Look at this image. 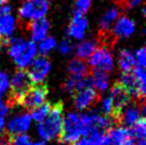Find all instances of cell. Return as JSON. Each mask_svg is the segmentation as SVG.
<instances>
[{"label": "cell", "instance_id": "27", "mask_svg": "<svg viewBox=\"0 0 146 145\" xmlns=\"http://www.w3.org/2000/svg\"><path fill=\"white\" fill-rule=\"evenodd\" d=\"M92 5V0H76L74 5V13L84 15L89 12Z\"/></svg>", "mask_w": 146, "mask_h": 145}, {"label": "cell", "instance_id": "21", "mask_svg": "<svg viewBox=\"0 0 146 145\" xmlns=\"http://www.w3.org/2000/svg\"><path fill=\"white\" fill-rule=\"evenodd\" d=\"M135 66L133 53L129 49H122L118 53V67L123 72H129Z\"/></svg>", "mask_w": 146, "mask_h": 145}, {"label": "cell", "instance_id": "15", "mask_svg": "<svg viewBox=\"0 0 146 145\" xmlns=\"http://www.w3.org/2000/svg\"><path fill=\"white\" fill-rule=\"evenodd\" d=\"M50 24L46 18H40V19L33 20L28 24V30L31 33V39L34 43L41 42L45 39L49 32Z\"/></svg>", "mask_w": 146, "mask_h": 145}, {"label": "cell", "instance_id": "8", "mask_svg": "<svg viewBox=\"0 0 146 145\" xmlns=\"http://www.w3.org/2000/svg\"><path fill=\"white\" fill-rule=\"evenodd\" d=\"M51 69V63L45 56L34 58V60L29 65V77L33 84L43 83L47 78L49 72Z\"/></svg>", "mask_w": 146, "mask_h": 145}, {"label": "cell", "instance_id": "12", "mask_svg": "<svg viewBox=\"0 0 146 145\" xmlns=\"http://www.w3.org/2000/svg\"><path fill=\"white\" fill-rule=\"evenodd\" d=\"M74 106L79 111H83L96 104L99 99V94L92 86H88L76 92L73 95Z\"/></svg>", "mask_w": 146, "mask_h": 145}, {"label": "cell", "instance_id": "7", "mask_svg": "<svg viewBox=\"0 0 146 145\" xmlns=\"http://www.w3.org/2000/svg\"><path fill=\"white\" fill-rule=\"evenodd\" d=\"M89 66L94 71L111 72L114 69V58L110 47L102 46L96 48L89 58Z\"/></svg>", "mask_w": 146, "mask_h": 145}, {"label": "cell", "instance_id": "1", "mask_svg": "<svg viewBox=\"0 0 146 145\" xmlns=\"http://www.w3.org/2000/svg\"><path fill=\"white\" fill-rule=\"evenodd\" d=\"M91 120L89 113H68L63 118L60 140L65 144H73L81 137H86L91 131Z\"/></svg>", "mask_w": 146, "mask_h": 145}, {"label": "cell", "instance_id": "9", "mask_svg": "<svg viewBox=\"0 0 146 145\" xmlns=\"http://www.w3.org/2000/svg\"><path fill=\"white\" fill-rule=\"evenodd\" d=\"M110 97L113 102V116L112 117L115 123H117L121 111L129 104L131 96L126 91L125 88L117 81L112 85V89L110 91Z\"/></svg>", "mask_w": 146, "mask_h": 145}, {"label": "cell", "instance_id": "24", "mask_svg": "<svg viewBox=\"0 0 146 145\" xmlns=\"http://www.w3.org/2000/svg\"><path fill=\"white\" fill-rule=\"evenodd\" d=\"M57 47V41L52 36H46L45 39L40 42L37 51L41 53L42 56L48 55L50 51H52L53 49Z\"/></svg>", "mask_w": 146, "mask_h": 145}, {"label": "cell", "instance_id": "37", "mask_svg": "<svg viewBox=\"0 0 146 145\" xmlns=\"http://www.w3.org/2000/svg\"><path fill=\"white\" fill-rule=\"evenodd\" d=\"M0 145H12V142H11V138H9L7 134H5V138H3L1 142H0Z\"/></svg>", "mask_w": 146, "mask_h": 145}, {"label": "cell", "instance_id": "33", "mask_svg": "<svg viewBox=\"0 0 146 145\" xmlns=\"http://www.w3.org/2000/svg\"><path fill=\"white\" fill-rule=\"evenodd\" d=\"M10 108H11V107L8 105V102L1 100V98H0V116H2V117L7 116L9 111H10Z\"/></svg>", "mask_w": 146, "mask_h": 145}, {"label": "cell", "instance_id": "32", "mask_svg": "<svg viewBox=\"0 0 146 145\" xmlns=\"http://www.w3.org/2000/svg\"><path fill=\"white\" fill-rule=\"evenodd\" d=\"M11 142H12V145H31L32 142H31V139L29 136L27 134H19V136H16L14 138H11Z\"/></svg>", "mask_w": 146, "mask_h": 145}, {"label": "cell", "instance_id": "10", "mask_svg": "<svg viewBox=\"0 0 146 145\" xmlns=\"http://www.w3.org/2000/svg\"><path fill=\"white\" fill-rule=\"evenodd\" d=\"M32 118L28 113H19L10 118L7 126L4 127L7 130V136L9 138H14L19 134H24L31 127Z\"/></svg>", "mask_w": 146, "mask_h": 145}, {"label": "cell", "instance_id": "30", "mask_svg": "<svg viewBox=\"0 0 146 145\" xmlns=\"http://www.w3.org/2000/svg\"><path fill=\"white\" fill-rule=\"evenodd\" d=\"M134 56V60H135V64L138 66H141V67H145L146 64V49L145 47H141L139 48Z\"/></svg>", "mask_w": 146, "mask_h": 145}, {"label": "cell", "instance_id": "17", "mask_svg": "<svg viewBox=\"0 0 146 145\" xmlns=\"http://www.w3.org/2000/svg\"><path fill=\"white\" fill-rule=\"evenodd\" d=\"M16 29V19L11 13L0 15V41L5 43L11 39Z\"/></svg>", "mask_w": 146, "mask_h": 145}, {"label": "cell", "instance_id": "39", "mask_svg": "<svg viewBox=\"0 0 146 145\" xmlns=\"http://www.w3.org/2000/svg\"><path fill=\"white\" fill-rule=\"evenodd\" d=\"M1 45H2V42L0 41V49H1Z\"/></svg>", "mask_w": 146, "mask_h": 145}, {"label": "cell", "instance_id": "19", "mask_svg": "<svg viewBox=\"0 0 146 145\" xmlns=\"http://www.w3.org/2000/svg\"><path fill=\"white\" fill-rule=\"evenodd\" d=\"M91 78V83H92V88H95L97 92H105L108 90L110 84L109 76L108 72H102V71H94L92 72V77Z\"/></svg>", "mask_w": 146, "mask_h": 145}, {"label": "cell", "instance_id": "29", "mask_svg": "<svg viewBox=\"0 0 146 145\" xmlns=\"http://www.w3.org/2000/svg\"><path fill=\"white\" fill-rule=\"evenodd\" d=\"M102 110L104 115L110 117L113 116V102H112V99L110 96L104 98V100L102 101Z\"/></svg>", "mask_w": 146, "mask_h": 145}, {"label": "cell", "instance_id": "18", "mask_svg": "<svg viewBox=\"0 0 146 145\" xmlns=\"http://www.w3.org/2000/svg\"><path fill=\"white\" fill-rule=\"evenodd\" d=\"M118 16H119V10L117 8H110L109 10H107L99 21V33L109 32L112 28V25H114Z\"/></svg>", "mask_w": 146, "mask_h": 145}, {"label": "cell", "instance_id": "5", "mask_svg": "<svg viewBox=\"0 0 146 145\" xmlns=\"http://www.w3.org/2000/svg\"><path fill=\"white\" fill-rule=\"evenodd\" d=\"M49 10L47 0H26L18 10V15L21 20L31 23L33 20L45 17Z\"/></svg>", "mask_w": 146, "mask_h": 145}, {"label": "cell", "instance_id": "36", "mask_svg": "<svg viewBox=\"0 0 146 145\" xmlns=\"http://www.w3.org/2000/svg\"><path fill=\"white\" fill-rule=\"evenodd\" d=\"M73 145H90V143H89V141H88L86 137H85V138H80L79 140H77L76 142H74Z\"/></svg>", "mask_w": 146, "mask_h": 145}, {"label": "cell", "instance_id": "31", "mask_svg": "<svg viewBox=\"0 0 146 145\" xmlns=\"http://www.w3.org/2000/svg\"><path fill=\"white\" fill-rule=\"evenodd\" d=\"M58 50H59V53H62V55H69V53H73L74 46L70 41L63 40V41H61V43L58 46Z\"/></svg>", "mask_w": 146, "mask_h": 145}, {"label": "cell", "instance_id": "6", "mask_svg": "<svg viewBox=\"0 0 146 145\" xmlns=\"http://www.w3.org/2000/svg\"><path fill=\"white\" fill-rule=\"evenodd\" d=\"M48 95V88L46 84L38 83L36 85H31V88L28 89L23 96L18 100V105H21L25 109L36 108L38 106L43 105Z\"/></svg>", "mask_w": 146, "mask_h": 145}, {"label": "cell", "instance_id": "26", "mask_svg": "<svg viewBox=\"0 0 146 145\" xmlns=\"http://www.w3.org/2000/svg\"><path fill=\"white\" fill-rule=\"evenodd\" d=\"M107 131L104 130H92L86 136L90 145H105Z\"/></svg>", "mask_w": 146, "mask_h": 145}, {"label": "cell", "instance_id": "16", "mask_svg": "<svg viewBox=\"0 0 146 145\" xmlns=\"http://www.w3.org/2000/svg\"><path fill=\"white\" fill-rule=\"evenodd\" d=\"M131 137L130 129L125 126H117L110 128L107 131L105 145H123V143Z\"/></svg>", "mask_w": 146, "mask_h": 145}, {"label": "cell", "instance_id": "25", "mask_svg": "<svg viewBox=\"0 0 146 145\" xmlns=\"http://www.w3.org/2000/svg\"><path fill=\"white\" fill-rule=\"evenodd\" d=\"M130 132H131V137L135 138L138 140H145V137H146L145 117L143 116L142 118H140V121L131 127Z\"/></svg>", "mask_w": 146, "mask_h": 145}, {"label": "cell", "instance_id": "2", "mask_svg": "<svg viewBox=\"0 0 146 145\" xmlns=\"http://www.w3.org/2000/svg\"><path fill=\"white\" fill-rule=\"evenodd\" d=\"M5 43L9 44V56L19 69L31 64L37 53V46L33 41H25L21 37H11Z\"/></svg>", "mask_w": 146, "mask_h": 145}, {"label": "cell", "instance_id": "13", "mask_svg": "<svg viewBox=\"0 0 146 145\" xmlns=\"http://www.w3.org/2000/svg\"><path fill=\"white\" fill-rule=\"evenodd\" d=\"M135 30V23L132 18L122 15L114 23L113 30H111V33L115 40L117 41L119 39H128L134 33Z\"/></svg>", "mask_w": 146, "mask_h": 145}, {"label": "cell", "instance_id": "3", "mask_svg": "<svg viewBox=\"0 0 146 145\" xmlns=\"http://www.w3.org/2000/svg\"><path fill=\"white\" fill-rule=\"evenodd\" d=\"M63 126V104L51 105L48 115L37 125V134L43 141H51L60 137Z\"/></svg>", "mask_w": 146, "mask_h": 145}, {"label": "cell", "instance_id": "38", "mask_svg": "<svg viewBox=\"0 0 146 145\" xmlns=\"http://www.w3.org/2000/svg\"><path fill=\"white\" fill-rule=\"evenodd\" d=\"M4 127H5V120H4V117L0 116V133L3 131Z\"/></svg>", "mask_w": 146, "mask_h": 145}, {"label": "cell", "instance_id": "35", "mask_svg": "<svg viewBox=\"0 0 146 145\" xmlns=\"http://www.w3.org/2000/svg\"><path fill=\"white\" fill-rule=\"evenodd\" d=\"M141 2H142V0H125L124 7L127 9H132L134 7H138Z\"/></svg>", "mask_w": 146, "mask_h": 145}, {"label": "cell", "instance_id": "22", "mask_svg": "<svg viewBox=\"0 0 146 145\" xmlns=\"http://www.w3.org/2000/svg\"><path fill=\"white\" fill-rule=\"evenodd\" d=\"M69 75L77 77H85L89 76V65L83 62V60L80 59H74L68 63L67 66Z\"/></svg>", "mask_w": 146, "mask_h": 145}, {"label": "cell", "instance_id": "20", "mask_svg": "<svg viewBox=\"0 0 146 145\" xmlns=\"http://www.w3.org/2000/svg\"><path fill=\"white\" fill-rule=\"evenodd\" d=\"M97 48V42L95 40H85L81 42L75 49L76 58L80 60H85L89 59L91 55L95 51V49Z\"/></svg>", "mask_w": 146, "mask_h": 145}, {"label": "cell", "instance_id": "14", "mask_svg": "<svg viewBox=\"0 0 146 145\" xmlns=\"http://www.w3.org/2000/svg\"><path fill=\"white\" fill-rule=\"evenodd\" d=\"M89 27V21L81 14L74 13V16L69 23L67 34L74 40H82Z\"/></svg>", "mask_w": 146, "mask_h": 145}, {"label": "cell", "instance_id": "23", "mask_svg": "<svg viewBox=\"0 0 146 145\" xmlns=\"http://www.w3.org/2000/svg\"><path fill=\"white\" fill-rule=\"evenodd\" d=\"M50 108H51V104L45 101L43 105L32 109L31 114H30V115H31V118H32L33 121L40 123V122H42L45 117L48 115L49 111H50Z\"/></svg>", "mask_w": 146, "mask_h": 145}, {"label": "cell", "instance_id": "4", "mask_svg": "<svg viewBox=\"0 0 146 145\" xmlns=\"http://www.w3.org/2000/svg\"><path fill=\"white\" fill-rule=\"evenodd\" d=\"M32 81L29 77V74L25 69H18L14 72L12 79L10 81V96L8 98V105L12 107L18 105V100L25 92L31 88Z\"/></svg>", "mask_w": 146, "mask_h": 145}, {"label": "cell", "instance_id": "28", "mask_svg": "<svg viewBox=\"0 0 146 145\" xmlns=\"http://www.w3.org/2000/svg\"><path fill=\"white\" fill-rule=\"evenodd\" d=\"M10 89V78L7 72L0 71V98Z\"/></svg>", "mask_w": 146, "mask_h": 145}, {"label": "cell", "instance_id": "34", "mask_svg": "<svg viewBox=\"0 0 146 145\" xmlns=\"http://www.w3.org/2000/svg\"><path fill=\"white\" fill-rule=\"evenodd\" d=\"M123 145H146V141L145 140H138L133 137H130L123 143Z\"/></svg>", "mask_w": 146, "mask_h": 145}, {"label": "cell", "instance_id": "11", "mask_svg": "<svg viewBox=\"0 0 146 145\" xmlns=\"http://www.w3.org/2000/svg\"><path fill=\"white\" fill-rule=\"evenodd\" d=\"M145 111V106L144 100L140 102H133V104H128L125 108L121 111V114L118 116V122L124 124L125 127L131 128L134 124H137L140 118H142Z\"/></svg>", "mask_w": 146, "mask_h": 145}]
</instances>
